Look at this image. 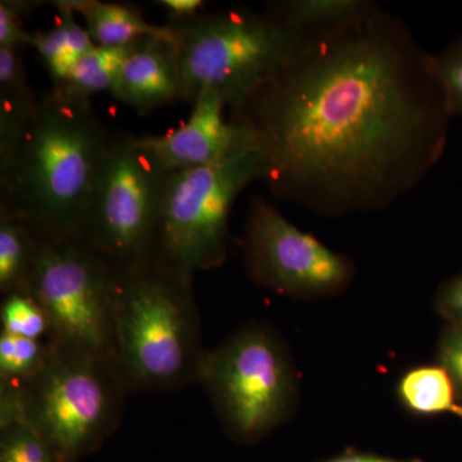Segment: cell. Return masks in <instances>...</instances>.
<instances>
[{
    "label": "cell",
    "mask_w": 462,
    "mask_h": 462,
    "mask_svg": "<svg viewBox=\"0 0 462 462\" xmlns=\"http://www.w3.org/2000/svg\"><path fill=\"white\" fill-rule=\"evenodd\" d=\"M430 56L378 8L309 32L230 120L254 134L276 197L338 217L411 190L445 151L451 117Z\"/></svg>",
    "instance_id": "6da1fadb"
},
{
    "label": "cell",
    "mask_w": 462,
    "mask_h": 462,
    "mask_svg": "<svg viewBox=\"0 0 462 462\" xmlns=\"http://www.w3.org/2000/svg\"><path fill=\"white\" fill-rule=\"evenodd\" d=\"M111 138L91 100L65 98L51 89L39 98L11 162L0 172V209L47 238L80 239Z\"/></svg>",
    "instance_id": "7a4b0ae2"
},
{
    "label": "cell",
    "mask_w": 462,
    "mask_h": 462,
    "mask_svg": "<svg viewBox=\"0 0 462 462\" xmlns=\"http://www.w3.org/2000/svg\"><path fill=\"white\" fill-rule=\"evenodd\" d=\"M114 319L116 366L129 392L199 382L206 349L193 278L158 263L118 276Z\"/></svg>",
    "instance_id": "3957f363"
},
{
    "label": "cell",
    "mask_w": 462,
    "mask_h": 462,
    "mask_svg": "<svg viewBox=\"0 0 462 462\" xmlns=\"http://www.w3.org/2000/svg\"><path fill=\"white\" fill-rule=\"evenodd\" d=\"M182 75V100L203 91L217 94L226 107L245 102L298 56L309 32L291 29L272 12L227 9L169 23Z\"/></svg>",
    "instance_id": "277c9868"
},
{
    "label": "cell",
    "mask_w": 462,
    "mask_h": 462,
    "mask_svg": "<svg viewBox=\"0 0 462 462\" xmlns=\"http://www.w3.org/2000/svg\"><path fill=\"white\" fill-rule=\"evenodd\" d=\"M169 175L138 136L112 134L85 208L80 239L118 276L156 263Z\"/></svg>",
    "instance_id": "5b68a950"
},
{
    "label": "cell",
    "mask_w": 462,
    "mask_h": 462,
    "mask_svg": "<svg viewBox=\"0 0 462 462\" xmlns=\"http://www.w3.org/2000/svg\"><path fill=\"white\" fill-rule=\"evenodd\" d=\"M227 433L252 442L293 415L300 382L282 337L267 325H245L203 356L199 382Z\"/></svg>",
    "instance_id": "8992f818"
},
{
    "label": "cell",
    "mask_w": 462,
    "mask_h": 462,
    "mask_svg": "<svg viewBox=\"0 0 462 462\" xmlns=\"http://www.w3.org/2000/svg\"><path fill=\"white\" fill-rule=\"evenodd\" d=\"M20 391L23 420L67 462L115 430L129 389L111 361L51 342L47 363Z\"/></svg>",
    "instance_id": "52a82bcc"
},
{
    "label": "cell",
    "mask_w": 462,
    "mask_h": 462,
    "mask_svg": "<svg viewBox=\"0 0 462 462\" xmlns=\"http://www.w3.org/2000/svg\"><path fill=\"white\" fill-rule=\"evenodd\" d=\"M257 147L215 165L170 173L161 206L156 263L194 279L227 256L229 218L245 188L263 180Z\"/></svg>",
    "instance_id": "ba28073f"
},
{
    "label": "cell",
    "mask_w": 462,
    "mask_h": 462,
    "mask_svg": "<svg viewBox=\"0 0 462 462\" xmlns=\"http://www.w3.org/2000/svg\"><path fill=\"white\" fill-rule=\"evenodd\" d=\"M118 275L81 239L42 236L27 293L50 320L51 342L116 365Z\"/></svg>",
    "instance_id": "9c48e42d"
},
{
    "label": "cell",
    "mask_w": 462,
    "mask_h": 462,
    "mask_svg": "<svg viewBox=\"0 0 462 462\" xmlns=\"http://www.w3.org/2000/svg\"><path fill=\"white\" fill-rule=\"evenodd\" d=\"M245 263L260 287L300 300L338 296L356 275L348 257L298 229L263 196L249 203Z\"/></svg>",
    "instance_id": "30bf717a"
},
{
    "label": "cell",
    "mask_w": 462,
    "mask_h": 462,
    "mask_svg": "<svg viewBox=\"0 0 462 462\" xmlns=\"http://www.w3.org/2000/svg\"><path fill=\"white\" fill-rule=\"evenodd\" d=\"M189 118L163 135L138 136L166 172H179L223 162L245 149L256 147L245 125L225 118L226 105L217 94L203 91L191 102Z\"/></svg>",
    "instance_id": "8fae6325"
},
{
    "label": "cell",
    "mask_w": 462,
    "mask_h": 462,
    "mask_svg": "<svg viewBox=\"0 0 462 462\" xmlns=\"http://www.w3.org/2000/svg\"><path fill=\"white\" fill-rule=\"evenodd\" d=\"M111 96L141 116L182 100L180 56L173 36L139 39L125 60Z\"/></svg>",
    "instance_id": "7c38bea8"
},
{
    "label": "cell",
    "mask_w": 462,
    "mask_h": 462,
    "mask_svg": "<svg viewBox=\"0 0 462 462\" xmlns=\"http://www.w3.org/2000/svg\"><path fill=\"white\" fill-rule=\"evenodd\" d=\"M23 51L0 48V172L11 162L39 103L27 79Z\"/></svg>",
    "instance_id": "4fadbf2b"
},
{
    "label": "cell",
    "mask_w": 462,
    "mask_h": 462,
    "mask_svg": "<svg viewBox=\"0 0 462 462\" xmlns=\"http://www.w3.org/2000/svg\"><path fill=\"white\" fill-rule=\"evenodd\" d=\"M65 2L83 18L85 29L98 47H124L147 36H173L169 23L162 26L149 23L138 9L129 5L100 0Z\"/></svg>",
    "instance_id": "5bb4252c"
},
{
    "label": "cell",
    "mask_w": 462,
    "mask_h": 462,
    "mask_svg": "<svg viewBox=\"0 0 462 462\" xmlns=\"http://www.w3.org/2000/svg\"><path fill=\"white\" fill-rule=\"evenodd\" d=\"M51 5L58 12L54 25L47 32L33 33L32 48L47 69L54 88L65 83L81 58L96 44L65 0H57Z\"/></svg>",
    "instance_id": "9a60e30c"
},
{
    "label": "cell",
    "mask_w": 462,
    "mask_h": 462,
    "mask_svg": "<svg viewBox=\"0 0 462 462\" xmlns=\"http://www.w3.org/2000/svg\"><path fill=\"white\" fill-rule=\"evenodd\" d=\"M397 397L407 412L418 418L451 415L462 419V402L454 382L438 364L410 367L397 383Z\"/></svg>",
    "instance_id": "2e32d148"
},
{
    "label": "cell",
    "mask_w": 462,
    "mask_h": 462,
    "mask_svg": "<svg viewBox=\"0 0 462 462\" xmlns=\"http://www.w3.org/2000/svg\"><path fill=\"white\" fill-rule=\"evenodd\" d=\"M42 236L23 218L0 209V291H26L41 252Z\"/></svg>",
    "instance_id": "e0dca14e"
},
{
    "label": "cell",
    "mask_w": 462,
    "mask_h": 462,
    "mask_svg": "<svg viewBox=\"0 0 462 462\" xmlns=\"http://www.w3.org/2000/svg\"><path fill=\"white\" fill-rule=\"evenodd\" d=\"M135 42L115 48L96 45L81 58L65 83L51 90L74 100H91V97L103 91L111 93Z\"/></svg>",
    "instance_id": "ac0fdd59"
},
{
    "label": "cell",
    "mask_w": 462,
    "mask_h": 462,
    "mask_svg": "<svg viewBox=\"0 0 462 462\" xmlns=\"http://www.w3.org/2000/svg\"><path fill=\"white\" fill-rule=\"evenodd\" d=\"M270 8L282 23L302 32L351 23L376 9L363 0H289L273 3Z\"/></svg>",
    "instance_id": "d6986e66"
},
{
    "label": "cell",
    "mask_w": 462,
    "mask_h": 462,
    "mask_svg": "<svg viewBox=\"0 0 462 462\" xmlns=\"http://www.w3.org/2000/svg\"><path fill=\"white\" fill-rule=\"evenodd\" d=\"M51 348V340H35L0 333V383L23 387L42 369Z\"/></svg>",
    "instance_id": "ffe728a7"
},
{
    "label": "cell",
    "mask_w": 462,
    "mask_h": 462,
    "mask_svg": "<svg viewBox=\"0 0 462 462\" xmlns=\"http://www.w3.org/2000/svg\"><path fill=\"white\" fill-rule=\"evenodd\" d=\"M3 333L35 340H51L50 320L42 306L27 291L7 294L0 307Z\"/></svg>",
    "instance_id": "44dd1931"
},
{
    "label": "cell",
    "mask_w": 462,
    "mask_h": 462,
    "mask_svg": "<svg viewBox=\"0 0 462 462\" xmlns=\"http://www.w3.org/2000/svg\"><path fill=\"white\" fill-rule=\"evenodd\" d=\"M0 462H58L47 443L26 421L0 428Z\"/></svg>",
    "instance_id": "7402d4cb"
},
{
    "label": "cell",
    "mask_w": 462,
    "mask_h": 462,
    "mask_svg": "<svg viewBox=\"0 0 462 462\" xmlns=\"http://www.w3.org/2000/svg\"><path fill=\"white\" fill-rule=\"evenodd\" d=\"M434 58V71L449 115L462 116V39Z\"/></svg>",
    "instance_id": "603a6c76"
},
{
    "label": "cell",
    "mask_w": 462,
    "mask_h": 462,
    "mask_svg": "<svg viewBox=\"0 0 462 462\" xmlns=\"http://www.w3.org/2000/svg\"><path fill=\"white\" fill-rule=\"evenodd\" d=\"M41 3L32 0H2L0 2V48L26 51L32 48L33 33L23 26Z\"/></svg>",
    "instance_id": "cb8c5ba5"
},
{
    "label": "cell",
    "mask_w": 462,
    "mask_h": 462,
    "mask_svg": "<svg viewBox=\"0 0 462 462\" xmlns=\"http://www.w3.org/2000/svg\"><path fill=\"white\" fill-rule=\"evenodd\" d=\"M436 361L454 382L462 402V327L446 324L440 330Z\"/></svg>",
    "instance_id": "d4e9b609"
},
{
    "label": "cell",
    "mask_w": 462,
    "mask_h": 462,
    "mask_svg": "<svg viewBox=\"0 0 462 462\" xmlns=\"http://www.w3.org/2000/svg\"><path fill=\"white\" fill-rule=\"evenodd\" d=\"M433 306L446 324L462 327V273L448 279L438 288Z\"/></svg>",
    "instance_id": "484cf974"
},
{
    "label": "cell",
    "mask_w": 462,
    "mask_h": 462,
    "mask_svg": "<svg viewBox=\"0 0 462 462\" xmlns=\"http://www.w3.org/2000/svg\"><path fill=\"white\" fill-rule=\"evenodd\" d=\"M156 3L169 14V23H181L196 17L205 5L202 0H158Z\"/></svg>",
    "instance_id": "4316f807"
},
{
    "label": "cell",
    "mask_w": 462,
    "mask_h": 462,
    "mask_svg": "<svg viewBox=\"0 0 462 462\" xmlns=\"http://www.w3.org/2000/svg\"><path fill=\"white\" fill-rule=\"evenodd\" d=\"M322 462H422L419 458H393L387 456L365 454V452H345Z\"/></svg>",
    "instance_id": "83f0119b"
}]
</instances>
